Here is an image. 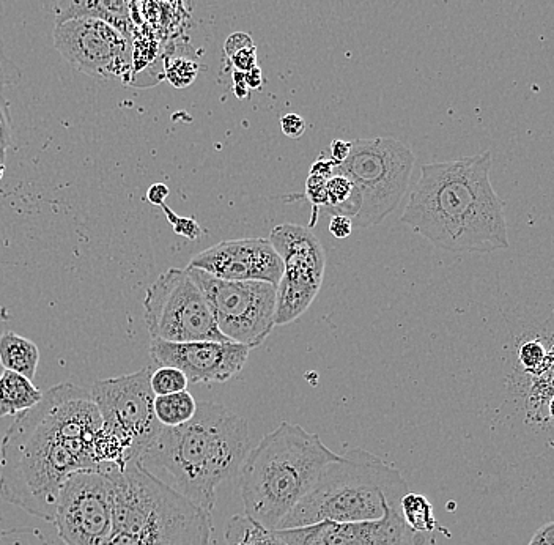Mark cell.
Returning <instances> with one entry per match:
<instances>
[{
  "label": "cell",
  "instance_id": "6da1fadb",
  "mask_svg": "<svg viewBox=\"0 0 554 545\" xmlns=\"http://www.w3.org/2000/svg\"><path fill=\"white\" fill-rule=\"evenodd\" d=\"M103 427L90 393L54 386L35 407L16 415L0 446V498L54 522L60 489L71 473L100 468L93 440Z\"/></svg>",
  "mask_w": 554,
  "mask_h": 545
},
{
  "label": "cell",
  "instance_id": "7a4b0ae2",
  "mask_svg": "<svg viewBox=\"0 0 554 545\" xmlns=\"http://www.w3.org/2000/svg\"><path fill=\"white\" fill-rule=\"evenodd\" d=\"M492 153L424 164L402 223L447 253L509 248L504 204L490 180Z\"/></svg>",
  "mask_w": 554,
  "mask_h": 545
},
{
  "label": "cell",
  "instance_id": "3957f363",
  "mask_svg": "<svg viewBox=\"0 0 554 545\" xmlns=\"http://www.w3.org/2000/svg\"><path fill=\"white\" fill-rule=\"evenodd\" d=\"M249 449L243 416L216 402H197L193 419L163 427L137 462L181 497L213 512L216 490L238 475Z\"/></svg>",
  "mask_w": 554,
  "mask_h": 545
},
{
  "label": "cell",
  "instance_id": "277c9868",
  "mask_svg": "<svg viewBox=\"0 0 554 545\" xmlns=\"http://www.w3.org/2000/svg\"><path fill=\"white\" fill-rule=\"evenodd\" d=\"M339 456L300 424L282 423L249 449L238 471L244 516L277 530Z\"/></svg>",
  "mask_w": 554,
  "mask_h": 545
},
{
  "label": "cell",
  "instance_id": "5b68a950",
  "mask_svg": "<svg viewBox=\"0 0 554 545\" xmlns=\"http://www.w3.org/2000/svg\"><path fill=\"white\" fill-rule=\"evenodd\" d=\"M112 530L101 545H211V512L153 478L139 462L108 467Z\"/></svg>",
  "mask_w": 554,
  "mask_h": 545
},
{
  "label": "cell",
  "instance_id": "8992f818",
  "mask_svg": "<svg viewBox=\"0 0 554 545\" xmlns=\"http://www.w3.org/2000/svg\"><path fill=\"white\" fill-rule=\"evenodd\" d=\"M407 492V481L396 467L366 449H348L325 468L311 492L277 530L318 522L378 520L389 506L399 511L400 500Z\"/></svg>",
  "mask_w": 554,
  "mask_h": 545
},
{
  "label": "cell",
  "instance_id": "52a82bcc",
  "mask_svg": "<svg viewBox=\"0 0 554 545\" xmlns=\"http://www.w3.org/2000/svg\"><path fill=\"white\" fill-rule=\"evenodd\" d=\"M413 150L394 138L356 139L350 155L334 172L344 174L361 193V210L351 219L353 229L378 226L407 193L413 172Z\"/></svg>",
  "mask_w": 554,
  "mask_h": 545
},
{
  "label": "cell",
  "instance_id": "ba28073f",
  "mask_svg": "<svg viewBox=\"0 0 554 545\" xmlns=\"http://www.w3.org/2000/svg\"><path fill=\"white\" fill-rule=\"evenodd\" d=\"M144 317L152 339L230 342L216 327L204 292L188 268H169L148 287Z\"/></svg>",
  "mask_w": 554,
  "mask_h": 545
},
{
  "label": "cell",
  "instance_id": "9c48e42d",
  "mask_svg": "<svg viewBox=\"0 0 554 545\" xmlns=\"http://www.w3.org/2000/svg\"><path fill=\"white\" fill-rule=\"evenodd\" d=\"M204 292L216 327L227 341L257 349L270 336L276 316V286L265 281H226L188 267Z\"/></svg>",
  "mask_w": 554,
  "mask_h": 545
},
{
  "label": "cell",
  "instance_id": "30bf717a",
  "mask_svg": "<svg viewBox=\"0 0 554 545\" xmlns=\"http://www.w3.org/2000/svg\"><path fill=\"white\" fill-rule=\"evenodd\" d=\"M153 368L93 383L90 397L100 412L103 429L125 446L126 464L137 462L163 426L153 410L155 393L150 386Z\"/></svg>",
  "mask_w": 554,
  "mask_h": 545
},
{
  "label": "cell",
  "instance_id": "8fae6325",
  "mask_svg": "<svg viewBox=\"0 0 554 545\" xmlns=\"http://www.w3.org/2000/svg\"><path fill=\"white\" fill-rule=\"evenodd\" d=\"M268 240L284 264L274 316V325L284 327L300 319L317 298L325 279L326 253L311 229L296 224H279Z\"/></svg>",
  "mask_w": 554,
  "mask_h": 545
},
{
  "label": "cell",
  "instance_id": "7c38bea8",
  "mask_svg": "<svg viewBox=\"0 0 554 545\" xmlns=\"http://www.w3.org/2000/svg\"><path fill=\"white\" fill-rule=\"evenodd\" d=\"M54 45L74 70L101 81H122L131 65L128 38L119 27L95 16L57 21Z\"/></svg>",
  "mask_w": 554,
  "mask_h": 545
},
{
  "label": "cell",
  "instance_id": "4fadbf2b",
  "mask_svg": "<svg viewBox=\"0 0 554 545\" xmlns=\"http://www.w3.org/2000/svg\"><path fill=\"white\" fill-rule=\"evenodd\" d=\"M67 545H101L112 530V484L104 468L71 473L57 498L54 517Z\"/></svg>",
  "mask_w": 554,
  "mask_h": 545
},
{
  "label": "cell",
  "instance_id": "5bb4252c",
  "mask_svg": "<svg viewBox=\"0 0 554 545\" xmlns=\"http://www.w3.org/2000/svg\"><path fill=\"white\" fill-rule=\"evenodd\" d=\"M249 353V347L235 342H150L153 364L180 369L188 382L196 385L229 382L243 371Z\"/></svg>",
  "mask_w": 554,
  "mask_h": 545
},
{
  "label": "cell",
  "instance_id": "9a60e30c",
  "mask_svg": "<svg viewBox=\"0 0 554 545\" xmlns=\"http://www.w3.org/2000/svg\"><path fill=\"white\" fill-rule=\"evenodd\" d=\"M188 267L226 281H265L277 286L284 264L266 238L221 241L191 259Z\"/></svg>",
  "mask_w": 554,
  "mask_h": 545
},
{
  "label": "cell",
  "instance_id": "2e32d148",
  "mask_svg": "<svg viewBox=\"0 0 554 545\" xmlns=\"http://www.w3.org/2000/svg\"><path fill=\"white\" fill-rule=\"evenodd\" d=\"M287 545H403L407 527L397 509L369 522H318L306 527L276 530Z\"/></svg>",
  "mask_w": 554,
  "mask_h": 545
},
{
  "label": "cell",
  "instance_id": "e0dca14e",
  "mask_svg": "<svg viewBox=\"0 0 554 545\" xmlns=\"http://www.w3.org/2000/svg\"><path fill=\"white\" fill-rule=\"evenodd\" d=\"M40 363L37 344L19 336L15 331H5L0 336V364L5 371L24 375L34 382Z\"/></svg>",
  "mask_w": 554,
  "mask_h": 545
},
{
  "label": "cell",
  "instance_id": "ac0fdd59",
  "mask_svg": "<svg viewBox=\"0 0 554 545\" xmlns=\"http://www.w3.org/2000/svg\"><path fill=\"white\" fill-rule=\"evenodd\" d=\"M41 399L43 391L38 390L32 380L4 369L0 375V418L29 410Z\"/></svg>",
  "mask_w": 554,
  "mask_h": 545
},
{
  "label": "cell",
  "instance_id": "d6986e66",
  "mask_svg": "<svg viewBox=\"0 0 554 545\" xmlns=\"http://www.w3.org/2000/svg\"><path fill=\"white\" fill-rule=\"evenodd\" d=\"M326 196H328L326 212L333 216H347V218L353 219L361 210V193L355 183L351 182L350 178L345 177L344 174L334 172L326 180Z\"/></svg>",
  "mask_w": 554,
  "mask_h": 545
},
{
  "label": "cell",
  "instance_id": "ffe728a7",
  "mask_svg": "<svg viewBox=\"0 0 554 545\" xmlns=\"http://www.w3.org/2000/svg\"><path fill=\"white\" fill-rule=\"evenodd\" d=\"M156 419L163 427H175L188 423L197 412V401L188 390L155 396L153 402Z\"/></svg>",
  "mask_w": 554,
  "mask_h": 545
},
{
  "label": "cell",
  "instance_id": "44dd1931",
  "mask_svg": "<svg viewBox=\"0 0 554 545\" xmlns=\"http://www.w3.org/2000/svg\"><path fill=\"white\" fill-rule=\"evenodd\" d=\"M227 545H287L277 536L276 530H268L248 516H233L227 522Z\"/></svg>",
  "mask_w": 554,
  "mask_h": 545
},
{
  "label": "cell",
  "instance_id": "7402d4cb",
  "mask_svg": "<svg viewBox=\"0 0 554 545\" xmlns=\"http://www.w3.org/2000/svg\"><path fill=\"white\" fill-rule=\"evenodd\" d=\"M399 511L405 527L410 528L411 533H432L435 530L433 506L424 495L407 492L400 500Z\"/></svg>",
  "mask_w": 554,
  "mask_h": 545
},
{
  "label": "cell",
  "instance_id": "603a6c76",
  "mask_svg": "<svg viewBox=\"0 0 554 545\" xmlns=\"http://www.w3.org/2000/svg\"><path fill=\"white\" fill-rule=\"evenodd\" d=\"M189 382L186 375L180 369L172 366H158L153 369L150 375V386L155 396H166V394L178 393L188 388Z\"/></svg>",
  "mask_w": 554,
  "mask_h": 545
},
{
  "label": "cell",
  "instance_id": "cb8c5ba5",
  "mask_svg": "<svg viewBox=\"0 0 554 545\" xmlns=\"http://www.w3.org/2000/svg\"><path fill=\"white\" fill-rule=\"evenodd\" d=\"M197 75H199V65L186 57H174V60L166 65V78L177 89L191 86Z\"/></svg>",
  "mask_w": 554,
  "mask_h": 545
},
{
  "label": "cell",
  "instance_id": "d4e9b609",
  "mask_svg": "<svg viewBox=\"0 0 554 545\" xmlns=\"http://www.w3.org/2000/svg\"><path fill=\"white\" fill-rule=\"evenodd\" d=\"M326 180L328 178L320 175L309 174L306 182V197L314 205V216H312L311 227L317 224L318 208L326 207L328 196H326Z\"/></svg>",
  "mask_w": 554,
  "mask_h": 545
},
{
  "label": "cell",
  "instance_id": "484cf974",
  "mask_svg": "<svg viewBox=\"0 0 554 545\" xmlns=\"http://www.w3.org/2000/svg\"><path fill=\"white\" fill-rule=\"evenodd\" d=\"M21 79V68L8 57L4 38L0 37V92L7 87H15Z\"/></svg>",
  "mask_w": 554,
  "mask_h": 545
},
{
  "label": "cell",
  "instance_id": "4316f807",
  "mask_svg": "<svg viewBox=\"0 0 554 545\" xmlns=\"http://www.w3.org/2000/svg\"><path fill=\"white\" fill-rule=\"evenodd\" d=\"M12 145V117H10V106L4 95L0 93V163H5L7 150Z\"/></svg>",
  "mask_w": 554,
  "mask_h": 545
},
{
  "label": "cell",
  "instance_id": "83f0119b",
  "mask_svg": "<svg viewBox=\"0 0 554 545\" xmlns=\"http://www.w3.org/2000/svg\"><path fill=\"white\" fill-rule=\"evenodd\" d=\"M161 208H163L169 223L174 226V230L178 235L189 238V240H197L200 237L202 229H200L199 224L194 219L181 218V216L175 215V213L170 212V208L166 204Z\"/></svg>",
  "mask_w": 554,
  "mask_h": 545
},
{
  "label": "cell",
  "instance_id": "f1b7e54d",
  "mask_svg": "<svg viewBox=\"0 0 554 545\" xmlns=\"http://www.w3.org/2000/svg\"><path fill=\"white\" fill-rule=\"evenodd\" d=\"M281 128L290 139H300L306 133V120L298 114H287L282 117Z\"/></svg>",
  "mask_w": 554,
  "mask_h": 545
},
{
  "label": "cell",
  "instance_id": "f546056e",
  "mask_svg": "<svg viewBox=\"0 0 554 545\" xmlns=\"http://www.w3.org/2000/svg\"><path fill=\"white\" fill-rule=\"evenodd\" d=\"M252 46H255L252 37H249L248 34H244V32H235V34L230 35L226 43H224V51H226L227 57L232 59L237 52L243 51V49L246 48H252Z\"/></svg>",
  "mask_w": 554,
  "mask_h": 545
},
{
  "label": "cell",
  "instance_id": "4dcf8cb0",
  "mask_svg": "<svg viewBox=\"0 0 554 545\" xmlns=\"http://www.w3.org/2000/svg\"><path fill=\"white\" fill-rule=\"evenodd\" d=\"M230 60H232L235 70L246 73L251 68L257 67V48L252 46V48L243 49V51L237 52Z\"/></svg>",
  "mask_w": 554,
  "mask_h": 545
},
{
  "label": "cell",
  "instance_id": "1f68e13d",
  "mask_svg": "<svg viewBox=\"0 0 554 545\" xmlns=\"http://www.w3.org/2000/svg\"><path fill=\"white\" fill-rule=\"evenodd\" d=\"M329 232L333 234V237L348 238L353 232V224H351V219L347 216L334 215L329 221Z\"/></svg>",
  "mask_w": 554,
  "mask_h": 545
},
{
  "label": "cell",
  "instance_id": "d6a6232c",
  "mask_svg": "<svg viewBox=\"0 0 554 545\" xmlns=\"http://www.w3.org/2000/svg\"><path fill=\"white\" fill-rule=\"evenodd\" d=\"M528 545H554V523L548 522L532 534Z\"/></svg>",
  "mask_w": 554,
  "mask_h": 545
},
{
  "label": "cell",
  "instance_id": "836d02e7",
  "mask_svg": "<svg viewBox=\"0 0 554 545\" xmlns=\"http://www.w3.org/2000/svg\"><path fill=\"white\" fill-rule=\"evenodd\" d=\"M351 142L336 141L331 142V147H329V153H331V161H333L336 166H339L340 163H344L347 160V156L350 155Z\"/></svg>",
  "mask_w": 554,
  "mask_h": 545
},
{
  "label": "cell",
  "instance_id": "e575fe53",
  "mask_svg": "<svg viewBox=\"0 0 554 545\" xmlns=\"http://www.w3.org/2000/svg\"><path fill=\"white\" fill-rule=\"evenodd\" d=\"M169 197V188L164 183H153L147 191V199L150 204L163 207Z\"/></svg>",
  "mask_w": 554,
  "mask_h": 545
},
{
  "label": "cell",
  "instance_id": "d590c367",
  "mask_svg": "<svg viewBox=\"0 0 554 545\" xmlns=\"http://www.w3.org/2000/svg\"><path fill=\"white\" fill-rule=\"evenodd\" d=\"M334 169H336V164L331 160H326L323 156H320L318 160H315V163L312 164L311 174L320 175V177L329 178L334 174Z\"/></svg>",
  "mask_w": 554,
  "mask_h": 545
},
{
  "label": "cell",
  "instance_id": "8d00e7d4",
  "mask_svg": "<svg viewBox=\"0 0 554 545\" xmlns=\"http://www.w3.org/2000/svg\"><path fill=\"white\" fill-rule=\"evenodd\" d=\"M244 82H246V86H248L249 90L260 89V87H262L263 75L259 65L244 73Z\"/></svg>",
  "mask_w": 554,
  "mask_h": 545
},
{
  "label": "cell",
  "instance_id": "74e56055",
  "mask_svg": "<svg viewBox=\"0 0 554 545\" xmlns=\"http://www.w3.org/2000/svg\"><path fill=\"white\" fill-rule=\"evenodd\" d=\"M235 95H237L238 98H246L248 97L249 89L248 86H246V82H235Z\"/></svg>",
  "mask_w": 554,
  "mask_h": 545
},
{
  "label": "cell",
  "instance_id": "f35d334b",
  "mask_svg": "<svg viewBox=\"0 0 554 545\" xmlns=\"http://www.w3.org/2000/svg\"><path fill=\"white\" fill-rule=\"evenodd\" d=\"M5 171H7V166H5V163H0V182L5 177Z\"/></svg>",
  "mask_w": 554,
  "mask_h": 545
}]
</instances>
